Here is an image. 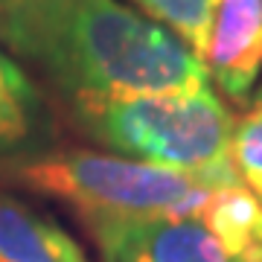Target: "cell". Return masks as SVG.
<instances>
[{"label":"cell","instance_id":"obj_1","mask_svg":"<svg viewBox=\"0 0 262 262\" xmlns=\"http://www.w3.org/2000/svg\"><path fill=\"white\" fill-rule=\"evenodd\" d=\"M0 47L64 102L210 84L187 44L122 0H0Z\"/></svg>","mask_w":262,"mask_h":262},{"label":"cell","instance_id":"obj_2","mask_svg":"<svg viewBox=\"0 0 262 262\" xmlns=\"http://www.w3.org/2000/svg\"><path fill=\"white\" fill-rule=\"evenodd\" d=\"M64 105L82 134L111 155L175 169L210 187L242 184L230 158L236 117L210 84L172 94L82 96Z\"/></svg>","mask_w":262,"mask_h":262},{"label":"cell","instance_id":"obj_3","mask_svg":"<svg viewBox=\"0 0 262 262\" xmlns=\"http://www.w3.org/2000/svg\"><path fill=\"white\" fill-rule=\"evenodd\" d=\"M0 178L50 198H61L76 210L189 219L215 189L175 169L91 149L0 158Z\"/></svg>","mask_w":262,"mask_h":262},{"label":"cell","instance_id":"obj_4","mask_svg":"<svg viewBox=\"0 0 262 262\" xmlns=\"http://www.w3.org/2000/svg\"><path fill=\"white\" fill-rule=\"evenodd\" d=\"M99 251V262H245L198 219L76 210Z\"/></svg>","mask_w":262,"mask_h":262},{"label":"cell","instance_id":"obj_5","mask_svg":"<svg viewBox=\"0 0 262 262\" xmlns=\"http://www.w3.org/2000/svg\"><path fill=\"white\" fill-rule=\"evenodd\" d=\"M204 67L222 94L245 102L262 73V0H219Z\"/></svg>","mask_w":262,"mask_h":262},{"label":"cell","instance_id":"obj_6","mask_svg":"<svg viewBox=\"0 0 262 262\" xmlns=\"http://www.w3.org/2000/svg\"><path fill=\"white\" fill-rule=\"evenodd\" d=\"M50 134V105L27 70L0 47V158L44 151Z\"/></svg>","mask_w":262,"mask_h":262},{"label":"cell","instance_id":"obj_7","mask_svg":"<svg viewBox=\"0 0 262 262\" xmlns=\"http://www.w3.org/2000/svg\"><path fill=\"white\" fill-rule=\"evenodd\" d=\"M0 262H88L64 227L0 192Z\"/></svg>","mask_w":262,"mask_h":262},{"label":"cell","instance_id":"obj_8","mask_svg":"<svg viewBox=\"0 0 262 262\" xmlns=\"http://www.w3.org/2000/svg\"><path fill=\"white\" fill-rule=\"evenodd\" d=\"M192 219H198L233 256L262 262V201L248 187H215Z\"/></svg>","mask_w":262,"mask_h":262},{"label":"cell","instance_id":"obj_9","mask_svg":"<svg viewBox=\"0 0 262 262\" xmlns=\"http://www.w3.org/2000/svg\"><path fill=\"white\" fill-rule=\"evenodd\" d=\"M158 27L169 29L181 44H187L201 61L207 53V38L213 27V12L219 0H122Z\"/></svg>","mask_w":262,"mask_h":262},{"label":"cell","instance_id":"obj_10","mask_svg":"<svg viewBox=\"0 0 262 262\" xmlns=\"http://www.w3.org/2000/svg\"><path fill=\"white\" fill-rule=\"evenodd\" d=\"M230 158L242 187H248L262 201V105L236 120Z\"/></svg>","mask_w":262,"mask_h":262},{"label":"cell","instance_id":"obj_11","mask_svg":"<svg viewBox=\"0 0 262 262\" xmlns=\"http://www.w3.org/2000/svg\"><path fill=\"white\" fill-rule=\"evenodd\" d=\"M256 105H262V91H259V96H256Z\"/></svg>","mask_w":262,"mask_h":262}]
</instances>
